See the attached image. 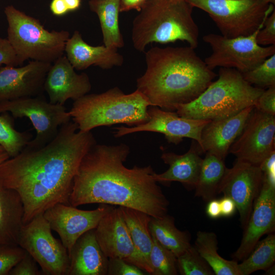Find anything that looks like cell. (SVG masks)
I'll use <instances>...</instances> for the list:
<instances>
[{
	"label": "cell",
	"instance_id": "cell-10",
	"mask_svg": "<svg viewBox=\"0 0 275 275\" xmlns=\"http://www.w3.org/2000/svg\"><path fill=\"white\" fill-rule=\"evenodd\" d=\"M17 244L33 257L43 274L68 275L70 259L67 250L53 236L43 214L23 225Z\"/></svg>",
	"mask_w": 275,
	"mask_h": 275
},
{
	"label": "cell",
	"instance_id": "cell-12",
	"mask_svg": "<svg viewBox=\"0 0 275 275\" xmlns=\"http://www.w3.org/2000/svg\"><path fill=\"white\" fill-rule=\"evenodd\" d=\"M275 151V116L254 108L229 149L237 160L260 166Z\"/></svg>",
	"mask_w": 275,
	"mask_h": 275
},
{
	"label": "cell",
	"instance_id": "cell-46",
	"mask_svg": "<svg viewBox=\"0 0 275 275\" xmlns=\"http://www.w3.org/2000/svg\"><path fill=\"white\" fill-rule=\"evenodd\" d=\"M9 158H10L9 156L6 152L1 153L0 154V166L3 162H4L7 159H8Z\"/></svg>",
	"mask_w": 275,
	"mask_h": 275
},
{
	"label": "cell",
	"instance_id": "cell-11",
	"mask_svg": "<svg viewBox=\"0 0 275 275\" xmlns=\"http://www.w3.org/2000/svg\"><path fill=\"white\" fill-rule=\"evenodd\" d=\"M11 113L14 118H28L36 131L27 146L38 148L50 142L61 125L71 119L64 105L53 104L38 96L0 102V114Z\"/></svg>",
	"mask_w": 275,
	"mask_h": 275
},
{
	"label": "cell",
	"instance_id": "cell-34",
	"mask_svg": "<svg viewBox=\"0 0 275 275\" xmlns=\"http://www.w3.org/2000/svg\"><path fill=\"white\" fill-rule=\"evenodd\" d=\"M241 73L244 80L255 87L264 89L275 86V54L251 70Z\"/></svg>",
	"mask_w": 275,
	"mask_h": 275
},
{
	"label": "cell",
	"instance_id": "cell-33",
	"mask_svg": "<svg viewBox=\"0 0 275 275\" xmlns=\"http://www.w3.org/2000/svg\"><path fill=\"white\" fill-rule=\"evenodd\" d=\"M178 272L181 275H214L204 258L191 245L177 258Z\"/></svg>",
	"mask_w": 275,
	"mask_h": 275
},
{
	"label": "cell",
	"instance_id": "cell-9",
	"mask_svg": "<svg viewBox=\"0 0 275 275\" xmlns=\"http://www.w3.org/2000/svg\"><path fill=\"white\" fill-rule=\"evenodd\" d=\"M262 26L247 36L228 38L214 33L204 36L203 40L212 50L204 60L206 65L211 70L219 67L233 68L243 73L275 54V45L263 46L257 42V34Z\"/></svg>",
	"mask_w": 275,
	"mask_h": 275
},
{
	"label": "cell",
	"instance_id": "cell-26",
	"mask_svg": "<svg viewBox=\"0 0 275 275\" xmlns=\"http://www.w3.org/2000/svg\"><path fill=\"white\" fill-rule=\"evenodd\" d=\"M89 5L98 17L104 45L123 47L124 42L119 25L120 0H90Z\"/></svg>",
	"mask_w": 275,
	"mask_h": 275
},
{
	"label": "cell",
	"instance_id": "cell-37",
	"mask_svg": "<svg viewBox=\"0 0 275 275\" xmlns=\"http://www.w3.org/2000/svg\"><path fill=\"white\" fill-rule=\"evenodd\" d=\"M256 41L261 46L275 45V10L266 18L262 28L259 31Z\"/></svg>",
	"mask_w": 275,
	"mask_h": 275
},
{
	"label": "cell",
	"instance_id": "cell-3",
	"mask_svg": "<svg viewBox=\"0 0 275 275\" xmlns=\"http://www.w3.org/2000/svg\"><path fill=\"white\" fill-rule=\"evenodd\" d=\"M194 48L154 47L145 52L146 69L136 80V90L152 106L175 112L196 99L217 76Z\"/></svg>",
	"mask_w": 275,
	"mask_h": 275
},
{
	"label": "cell",
	"instance_id": "cell-15",
	"mask_svg": "<svg viewBox=\"0 0 275 275\" xmlns=\"http://www.w3.org/2000/svg\"><path fill=\"white\" fill-rule=\"evenodd\" d=\"M112 207L108 204H101L94 210H84L70 205L58 203L43 214L51 230L59 235L69 254L77 240L86 232L95 229Z\"/></svg>",
	"mask_w": 275,
	"mask_h": 275
},
{
	"label": "cell",
	"instance_id": "cell-48",
	"mask_svg": "<svg viewBox=\"0 0 275 275\" xmlns=\"http://www.w3.org/2000/svg\"><path fill=\"white\" fill-rule=\"evenodd\" d=\"M5 152L4 148L0 145V154Z\"/></svg>",
	"mask_w": 275,
	"mask_h": 275
},
{
	"label": "cell",
	"instance_id": "cell-7",
	"mask_svg": "<svg viewBox=\"0 0 275 275\" xmlns=\"http://www.w3.org/2000/svg\"><path fill=\"white\" fill-rule=\"evenodd\" d=\"M4 13L8 24L7 39L24 62L32 59L52 64L63 55L70 37L68 31H48L38 19L12 5L6 6Z\"/></svg>",
	"mask_w": 275,
	"mask_h": 275
},
{
	"label": "cell",
	"instance_id": "cell-29",
	"mask_svg": "<svg viewBox=\"0 0 275 275\" xmlns=\"http://www.w3.org/2000/svg\"><path fill=\"white\" fill-rule=\"evenodd\" d=\"M206 153L195 189L196 197L209 201L218 194L227 167L224 160L209 153Z\"/></svg>",
	"mask_w": 275,
	"mask_h": 275
},
{
	"label": "cell",
	"instance_id": "cell-13",
	"mask_svg": "<svg viewBox=\"0 0 275 275\" xmlns=\"http://www.w3.org/2000/svg\"><path fill=\"white\" fill-rule=\"evenodd\" d=\"M148 112L149 118L146 123L133 127H115V137L120 138L136 132L150 131L163 134L170 143L177 145L184 138H189L199 145L202 131L210 121L182 117L176 112L164 111L156 106H150Z\"/></svg>",
	"mask_w": 275,
	"mask_h": 275
},
{
	"label": "cell",
	"instance_id": "cell-27",
	"mask_svg": "<svg viewBox=\"0 0 275 275\" xmlns=\"http://www.w3.org/2000/svg\"><path fill=\"white\" fill-rule=\"evenodd\" d=\"M149 229L151 235L177 258L191 245L188 233L177 229L174 218L168 214L160 217H152Z\"/></svg>",
	"mask_w": 275,
	"mask_h": 275
},
{
	"label": "cell",
	"instance_id": "cell-36",
	"mask_svg": "<svg viewBox=\"0 0 275 275\" xmlns=\"http://www.w3.org/2000/svg\"><path fill=\"white\" fill-rule=\"evenodd\" d=\"M109 275H144L140 268L121 258H108L107 273Z\"/></svg>",
	"mask_w": 275,
	"mask_h": 275
},
{
	"label": "cell",
	"instance_id": "cell-14",
	"mask_svg": "<svg viewBox=\"0 0 275 275\" xmlns=\"http://www.w3.org/2000/svg\"><path fill=\"white\" fill-rule=\"evenodd\" d=\"M263 173L259 166L236 159L232 168H227L220 183L218 194L233 200L243 228L260 191Z\"/></svg>",
	"mask_w": 275,
	"mask_h": 275
},
{
	"label": "cell",
	"instance_id": "cell-6",
	"mask_svg": "<svg viewBox=\"0 0 275 275\" xmlns=\"http://www.w3.org/2000/svg\"><path fill=\"white\" fill-rule=\"evenodd\" d=\"M264 90L248 83L235 69L220 68L216 81L192 102L178 106L175 112L186 118L223 119L254 105Z\"/></svg>",
	"mask_w": 275,
	"mask_h": 275
},
{
	"label": "cell",
	"instance_id": "cell-1",
	"mask_svg": "<svg viewBox=\"0 0 275 275\" xmlns=\"http://www.w3.org/2000/svg\"><path fill=\"white\" fill-rule=\"evenodd\" d=\"M96 141L90 131L78 130L73 121L38 148L26 146L0 166V182L15 190L24 207L23 224L58 203L70 205L73 180L80 162Z\"/></svg>",
	"mask_w": 275,
	"mask_h": 275
},
{
	"label": "cell",
	"instance_id": "cell-32",
	"mask_svg": "<svg viewBox=\"0 0 275 275\" xmlns=\"http://www.w3.org/2000/svg\"><path fill=\"white\" fill-rule=\"evenodd\" d=\"M152 236V235H151ZM152 246L149 259L152 275H177V257L160 244L152 236Z\"/></svg>",
	"mask_w": 275,
	"mask_h": 275
},
{
	"label": "cell",
	"instance_id": "cell-38",
	"mask_svg": "<svg viewBox=\"0 0 275 275\" xmlns=\"http://www.w3.org/2000/svg\"><path fill=\"white\" fill-rule=\"evenodd\" d=\"M37 262L26 252L22 258L12 268L9 275H40L43 274Z\"/></svg>",
	"mask_w": 275,
	"mask_h": 275
},
{
	"label": "cell",
	"instance_id": "cell-31",
	"mask_svg": "<svg viewBox=\"0 0 275 275\" xmlns=\"http://www.w3.org/2000/svg\"><path fill=\"white\" fill-rule=\"evenodd\" d=\"M28 131L20 132L14 128V118L9 113L0 114V145L10 157L17 155L31 140Z\"/></svg>",
	"mask_w": 275,
	"mask_h": 275
},
{
	"label": "cell",
	"instance_id": "cell-5",
	"mask_svg": "<svg viewBox=\"0 0 275 275\" xmlns=\"http://www.w3.org/2000/svg\"><path fill=\"white\" fill-rule=\"evenodd\" d=\"M152 106L140 91L126 94L118 87L99 94H86L74 101L69 113L79 130L90 131L99 126L116 124L133 127L149 120Z\"/></svg>",
	"mask_w": 275,
	"mask_h": 275
},
{
	"label": "cell",
	"instance_id": "cell-43",
	"mask_svg": "<svg viewBox=\"0 0 275 275\" xmlns=\"http://www.w3.org/2000/svg\"><path fill=\"white\" fill-rule=\"evenodd\" d=\"M206 213L209 217L213 219L221 216L219 201L215 198L209 201L206 207Z\"/></svg>",
	"mask_w": 275,
	"mask_h": 275
},
{
	"label": "cell",
	"instance_id": "cell-30",
	"mask_svg": "<svg viewBox=\"0 0 275 275\" xmlns=\"http://www.w3.org/2000/svg\"><path fill=\"white\" fill-rule=\"evenodd\" d=\"M238 264L241 275H249L271 267L275 261V235L269 233L259 240L249 255Z\"/></svg>",
	"mask_w": 275,
	"mask_h": 275
},
{
	"label": "cell",
	"instance_id": "cell-45",
	"mask_svg": "<svg viewBox=\"0 0 275 275\" xmlns=\"http://www.w3.org/2000/svg\"><path fill=\"white\" fill-rule=\"evenodd\" d=\"M69 11L77 10L80 6L81 0H64Z\"/></svg>",
	"mask_w": 275,
	"mask_h": 275
},
{
	"label": "cell",
	"instance_id": "cell-42",
	"mask_svg": "<svg viewBox=\"0 0 275 275\" xmlns=\"http://www.w3.org/2000/svg\"><path fill=\"white\" fill-rule=\"evenodd\" d=\"M147 0H120V12L141 10Z\"/></svg>",
	"mask_w": 275,
	"mask_h": 275
},
{
	"label": "cell",
	"instance_id": "cell-35",
	"mask_svg": "<svg viewBox=\"0 0 275 275\" xmlns=\"http://www.w3.org/2000/svg\"><path fill=\"white\" fill-rule=\"evenodd\" d=\"M26 251L18 245H0V275H8L24 256Z\"/></svg>",
	"mask_w": 275,
	"mask_h": 275
},
{
	"label": "cell",
	"instance_id": "cell-17",
	"mask_svg": "<svg viewBox=\"0 0 275 275\" xmlns=\"http://www.w3.org/2000/svg\"><path fill=\"white\" fill-rule=\"evenodd\" d=\"M51 65L32 60L21 67L0 66V102L39 95Z\"/></svg>",
	"mask_w": 275,
	"mask_h": 275
},
{
	"label": "cell",
	"instance_id": "cell-19",
	"mask_svg": "<svg viewBox=\"0 0 275 275\" xmlns=\"http://www.w3.org/2000/svg\"><path fill=\"white\" fill-rule=\"evenodd\" d=\"M254 105L223 119L210 120L203 128L198 145L201 153H209L225 160L232 144L241 132Z\"/></svg>",
	"mask_w": 275,
	"mask_h": 275
},
{
	"label": "cell",
	"instance_id": "cell-8",
	"mask_svg": "<svg viewBox=\"0 0 275 275\" xmlns=\"http://www.w3.org/2000/svg\"><path fill=\"white\" fill-rule=\"evenodd\" d=\"M206 12L226 38L247 36L263 25L273 6L263 0H186Z\"/></svg>",
	"mask_w": 275,
	"mask_h": 275
},
{
	"label": "cell",
	"instance_id": "cell-47",
	"mask_svg": "<svg viewBox=\"0 0 275 275\" xmlns=\"http://www.w3.org/2000/svg\"><path fill=\"white\" fill-rule=\"evenodd\" d=\"M263 1L269 5H271L272 6L273 5L274 6L275 5V0H263Z\"/></svg>",
	"mask_w": 275,
	"mask_h": 275
},
{
	"label": "cell",
	"instance_id": "cell-16",
	"mask_svg": "<svg viewBox=\"0 0 275 275\" xmlns=\"http://www.w3.org/2000/svg\"><path fill=\"white\" fill-rule=\"evenodd\" d=\"M275 228V176L263 173L262 186L255 199L239 246L233 254L242 260L251 253L260 238L273 233Z\"/></svg>",
	"mask_w": 275,
	"mask_h": 275
},
{
	"label": "cell",
	"instance_id": "cell-18",
	"mask_svg": "<svg viewBox=\"0 0 275 275\" xmlns=\"http://www.w3.org/2000/svg\"><path fill=\"white\" fill-rule=\"evenodd\" d=\"M91 87L89 76L77 73L64 55L51 64L44 83L49 102L62 105L69 99L75 101L87 94Z\"/></svg>",
	"mask_w": 275,
	"mask_h": 275
},
{
	"label": "cell",
	"instance_id": "cell-39",
	"mask_svg": "<svg viewBox=\"0 0 275 275\" xmlns=\"http://www.w3.org/2000/svg\"><path fill=\"white\" fill-rule=\"evenodd\" d=\"M23 62L16 54L8 39L0 37V66L4 64L17 67Z\"/></svg>",
	"mask_w": 275,
	"mask_h": 275
},
{
	"label": "cell",
	"instance_id": "cell-2",
	"mask_svg": "<svg viewBox=\"0 0 275 275\" xmlns=\"http://www.w3.org/2000/svg\"><path fill=\"white\" fill-rule=\"evenodd\" d=\"M129 153L124 143L92 146L74 178L70 205L104 204L135 209L153 217L166 215L169 202L153 178L155 172L150 165L127 168L124 163Z\"/></svg>",
	"mask_w": 275,
	"mask_h": 275
},
{
	"label": "cell",
	"instance_id": "cell-28",
	"mask_svg": "<svg viewBox=\"0 0 275 275\" xmlns=\"http://www.w3.org/2000/svg\"><path fill=\"white\" fill-rule=\"evenodd\" d=\"M216 235L212 232L199 231L194 246L212 269L215 275H241L237 261L228 260L217 252Z\"/></svg>",
	"mask_w": 275,
	"mask_h": 275
},
{
	"label": "cell",
	"instance_id": "cell-22",
	"mask_svg": "<svg viewBox=\"0 0 275 275\" xmlns=\"http://www.w3.org/2000/svg\"><path fill=\"white\" fill-rule=\"evenodd\" d=\"M197 142H193L189 150L181 155L173 152H163L161 159L169 165V169L161 174L155 173L154 180L168 184L173 181L182 183L188 188L195 189L199 177L203 159Z\"/></svg>",
	"mask_w": 275,
	"mask_h": 275
},
{
	"label": "cell",
	"instance_id": "cell-23",
	"mask_svg": "<svg viewBox=\"0 0 275 275\" xmlns=\"http://www.w3.org/2000/svg\"><path fill=\"white\" fill-rule=\"evenodd\" d=\"M68 275H106L108 258L101 249L95 229L82 235L69 253Z\"/></svg>",
	"mask_w": 275,
	"mask_h": 275
},
{
	"label": "cell",
	"instance_id": "cell-20",
	"mask_svg": "<svg viewBox=\"0 0 275 275\" xmlns=\"http://www.w3.org/2000/svg\"><path fill=\"white\" fill-rule=\"evenodd\" d=\"M95 233L108 258H121L127 262L133 255V244L119 207H113L101 218L95 228Z\"/></svg>",
	"mask_w": 275,
	"mask_h": 275
},
{
	"label": "cell",
	"instance_id": "cell-24",
	"mask_svg": "<svg viewBox=\"0 0 275 275\" xmlns=\"http://www.w3.org/2000/svg\"><path fill=\"white\" fill-rule=\"evenodd\" d=\"M119 208L127 225L134 249L133 255L127 262L151 274L152 269L149 256L153 240L149 224L152 217L135 209L123 206H119Z\"/></svg>",
	"mask_w": 275,
	"mask_h": 275
},
{
	"label": "cell",
	"instance_id": "cell-41",
	"mask_svg": "<svg viewBox=\"0 0 275 275\" xmlns=\"http://www.w3.org/2000/svg\"><path fill=\"white\" fill-rule=\"evenodd\" d=\"M221 216L229 217L235 213L236 207L233 200L230 198L224 196L219 200Z\"/></svg>",
	"mask_w": 275,
	"mask_h": 275
},
{
	"label": "cell",
	"instance_id": "cell-4",
	"mask_svg": "<svg viewBox=\"0 0 275 275\" xmlns=\"http://www.w3.org/2000/svg\"><path fill=\"white\" fill-rule=\"evenodd\" d=\"M193 8L186 0H147L132 22L133 47L144 52L152 43L182 41L196 49L199 30L193 17Z\"/></svg>",
	"mask_w": 275,
	"mask_h": 275
},
{
	"label": "cell",
	"instance_id": "cell-44",
	"mask_svg": "<svg viewBox=\"0 0 275 275\" xmlns=\"http://www.w3.org/2000/svg\"><path fill=\"white\" fill-rule=\"evenodd\" d=\"M50 10L53 14L57 16L63 15L69 12L64 0H52Z\"/></svg>",
	"mask_w": 275,
	"mask_h": 275
},
{
	"label": "cell",
	"instance_id": "cell-40",
	"mask_svg": "<svg viewBox=\"0 0 275 275\" xmlns=\"http://www.w3.org/2000/svg\"><path fill=\"white\" fill-rule=\"evenodd\" d=\"M255 108L267 114L275 116V86L264 90L255 102Z\"/></svg>",
	"mask_w": 275,
	"mask_h": 275
},
{
	"label": "cell",
	"instance_id": "cell-25",
	"mask_svg": "<svg viewBox=\"0 0 275 275\" xmlns=\"http://www.w3.org/2000/svg\"><path fill=\"white\" fill-rule=\"evenodd\" d=\"M23 215V205L18 194L0 182V245H18Z\"/></svg>",
	"mask_w": 275,
	"mask_h": 275
},
{
	"label": "cell",
	"instance_id": "cell-21",
	"mask_svg": "<svg viewBox=\"0 0 275 275\" xmlns=\"http://www.w3.org/2000/svg\"><path fill=\"white\" fill-rule=\"evenodd\" d=\"M64 51L70 64L78 70L86 69L92 65L109 69L122 66L124 62L118 49L104 45H90L83 40L78 31H75L66 42Z\"/></svg>",
	"mask_w": 275,
	"mask_h": 275
}]
</instances>
